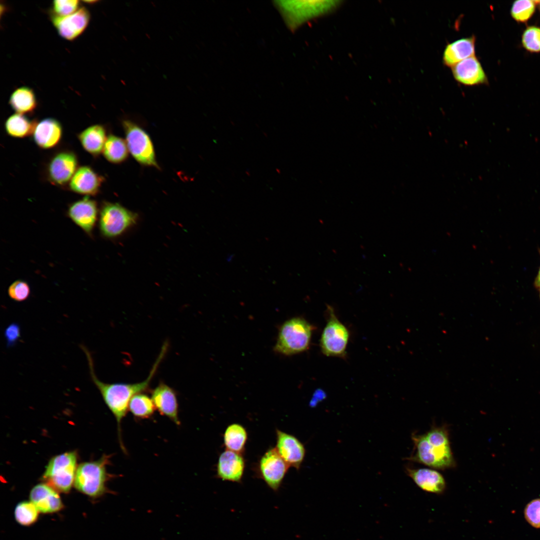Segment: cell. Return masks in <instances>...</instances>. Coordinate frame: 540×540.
<instances>
[{
	"instance_id": "6da1fadb",
	"label": "cell",
	"mask_w": 540,
	"mask_h": 540,
	"mask_svg": "<svg viewBox=\"0 0 540 540\" xmlns=\"http://www.w3.org/2000/svg\"><path fill=\"white\" fill-rule=\"evenodd\" d=\"M81 348L86 354L92 380L100 392L105 404L116 418L120 448L124 453L126 454V450L122 438V420L128 410V404L131 398L136 394L146 391L149 388L151 380L167 352L168 344L165 342L163 344L146 378L141 382L134 384H108L100 380L95 374L92 358L90 352L84 346H81Z\"/></svg>"
},
{
	"instance_id": "7a4b0ae2",
	"label": "cell",
	"mask_w": 540,
	"mask_h": 540,
	"mask_svg": "<svg viewBox=\"0 0 540 540\" xmlns=\"http://www.w3.org/2000/svg\"><path fill=\"white\" fill-rule=\"evenodd\" d=\"M312 330V326L302 318L294 317L285 321L279 328L274 351L289 356L306 350Z\"/></svg>"
},
{
	"instance_id": "3957f363",
	"label": "cell",
	"mask_w": 540,
	"mask_h": 540,
	"mask_svg": "<svg viewBox=\"0 0 540 540\" xmlns=\"http://www.w3.org/2000/svg\"><path fill=\"white\" fill-rule=\"evenodd\" d=\"M110 456L104 455L96 461L84 462L78 466L74 486L80 492L91 497H98L106 490V482L111 476L106 466Z\"/></svg>"
},
{
	"instance_id": "277c9868",
	"label": "cell",
	"mask_w": 540,
	"mask_h": 540,
	"mask_svg": "<svg viewBox=\"0 0 540 540\" xmlns=\"http://www.w3.org/2000/svg\"><path fill=\"white\" fill-rule=\"evenodd\" d=\"M77 468L76 452L62 453L50 458L42 478L56 490L66 493L74 484Z\"/></svg>"
},
{
	"instance_id": "5b68a950",
	"label": "cell",
	"mask_w": 540,
	"mask_h": 540,
	"mask_svg": "<svg viewBox=\"0 0 540 540\" xmlns=\"http://www.w3.org/2000/svg\"><path fill=\"white\" fill-rule=\"evenodd\" d=\"M412 440L415 452L409 460L438 470L455 466L456 462L450 445L436 446L432 444L428 441L424 434H414Z\"/></svg>"
},
{
	"instance_id": "8992f818",
	"label": "cell",
	"mask_w": 540,
	"mask_h": 540,
	"mask_svg": "<svg viewBox=\"0 0 540 540\" xmlns=\"http://www.w3.org/2000/svg\"><path fill=\"white\" fill-rule=\"evenodd\" d=\"M136 214L116 203L104 204L100 210L99 226L101 233L113 238L123 234L136 224Z\"/></svg>"
},
{
	"instance_id": "52a82bcc",
	"label": "cell",
	"mask_w": 540,
	"mask_h": 540,
	"mask_svg": "<svg viewBox=\"0 0 540 540\" xmlns=\"http://www.w3.org/2000/svg\"><path fill=\"white\" fill-rule=\"evenodd\" d=\"M327 313V323L320 340L322 352L328 356H344L349 338L348 331L330 306H328Z\"/></svg>"
},
{
	"instance_id": "ba28073f",
	"label": "cell",
	"mask_w": 540,
	"mask_h": 540,
	"mask_svg": "<svg viewBox=\"0 0 540 540\" xmlns=\"http://www.w3.org/2000/svg\"><path fill=\"white\" fill-rule=\"evenodd\" d=\"M122 124L128 150L133 157L141 164L157 166L153 144L148 134L130 120H124Z\"/></svg>"
},
{
	"instance_id": "9c48e42d",
	"label": "cell",
	"mask_w": 540,
	"mask_h": 540,
	"mask_svg": "<svg viewBox=\"0 0 540 540\" xmlns=\"http://www.w3.org/2000/svg\"><path fill=\"white\" fill-rule=\"evenodd\" d=\"M289 466L275 448L268 449L260 458L257 466L260 477L274 492H278L288 470Z\"/></svg>"
},
{
	"instance_id": "30bf717a",
	"label": "cell",
	"mask_w": 540,
	"mask_h": 540,
	"mask_svg": "<svg viewBox=\"0 0 540 540\" xmlns=\"http://www.w3.org/2000/svg\"><path fill=\"white\" fill-rule=\"evenodd\" d=\"M78 160L72 152L64 151L54 156L50 160L48 174L54 184L63 186L70 182L77 170Z\"/></svg>"
},
{
	"instance_id": "8fae6325",
	"label": "cell",
	"mask_w": 540,
	"mask_h": 540,
	"mask_svg": "<svg viewBox=\"0 0 540 540\" xmlns=\"http://www.w3.org/2000/svg\"><path fill=\"white\" fill-rule=\"evenodd\" d=\"M276 448L278 452L289 466L298 470L304 458V444L294 436L276 430Z\"/></svg>"
},
{
	"instance_id": "7c38bea8",
	"label": "cell",
	"mask_w": 540,
	"mask_h": 540,
	"mask_svg": "<svg viewBox=\"0 0 540 540\" xmlns=\"http://www.w3.org/2000/svg\"><path fill=\"white\" fill-rule=\"evenodd\" d=\"M90 18L88 10L82 7L66 16H52V20L59 34L66 40H72L82 33Z\"/></svg>"
},
{
	"instance_id": "4fadbf2b",
	"label": "cell",
	"mask_w": 540,
	"mask_h": 540,
	"mask_svg": "<svg viewBox=\"0 0 540 540\" xmlns=\"http://www.w3.org/2000/svg\"><path fill=\"white\" fill-rule=\"evenodd\" d=\"M152 400L160 414L180 426L178 404L175 390L164 382H160L152 392Z\"/></svg>"
},
{
	"instance_id": "5bb4252c",
	"label": "cell",
	"mask_w": 540,
	"mask_h": 540,
	"mask_svg": "<svg viewBox=\"0 0 540 540\" xmlns=\"http://www.w3.org/2000/svg\"><path fill=\"white\" fill-rule=\"evenodd\" d=\"M70 218L85 232L92 235L98 218L96 201L86 196L72 203L68 211Z\"/></svg>"
},
{
	"instance_id": "9a60e30c",
	"label": "cell",
	"mask_w": 540,
	"mask_h": 540,
	"mask_svg": "<svg viewBox=\"0 0 540 540\" xmlns=\"http://www.w3.org/2000/svg\"><path fill=\"white\" fill-rule=\"evenodd\" d=\"M452 75L458 82L466 86L487 84L488 78L478 58L472 56L452 67Z\"/></svg>"
},
{
	"instance_id": "2e32d148",
	"label": "cell",
	"mask_w": 540,
	"mask_h": 540,
	"mask_svg": "<svg viewBox=\"0 0 540 540\" xmlns=\"http://www.w3.org/2000/svg\"><path fill=\"white\" fill-rule=\"evenodd\" d=\"M245 468L242 454L226 450L220 455L216 464V476L224 481L240 482Z\"/></svg>"
},
{
	"instance_id": "e0dca14e",
	"label": "cell",
	"mask_w": 540,
	"mask_h": 540,
	"mask_svg": "<svg viewBox=\"0 0 540 540\" xmlns=\"http://www.w3.org/2000/svg\"><path fill=\"white\" fill-rule=\"evenodd\" d=\"M30 499L39 512L42 513L57 512L63 506L56 490L46 484L36 485L30 492Z\"/></svg>"
},
{
	"instance_id": "ac0fdd59",
	"label": "cell",
	"mask_w": 540,
	"mask_h": 540,
	"mask_svg": "<svg viewBox=\"0 0 540 540\" xmlns=\"http://www.w3.org/2000/svg\"><path fill=\"white\" fill-rule=\"evenodd\" d=\"M36 144L40 148L48 149L56 146L62 135L60 123L52 118H47L36 123L32 132Z\"/></svg>"
},
{
	"instance_id": "d6986e66",
	"label": "cell",
	"mask_w": 540,
	"mask_h": 540,
	"mask_svg": "<svg viewBox=\"0 0 540 540\" xmlns=\"http://www.w3.org/2000/svg\"><path fill=\"white\" fill-rule=\"evenodd\" d=\"M102 181L91 168L82 166L77 169L70 182V189L76 193L86 196L96 194Z\"/></svg>"
},
{
	"instance_id": "ffe728a7",
	"label": "cell",
	"mask_w": 540,
	"mask_h": 540,
	"mask_svg": "<svg viewBox=\"0 0 540 540\" xmlns=\"http://www.w3.org/2000/svg\"><path fill=\"white\" fill-rule=\"evenodd\" d=\"M406 472L415 484L426 492L440 494L446 489L444 478L441 474L434 470L407 468Z\"/></svg>"
},
{
	"instance_id": "44dd1931",
	"label": "cell",
	"mask_w": 540,
	"mask_h": 540,
	"mask_svg": "<svg viewBox=\"0 0 540 540\" xmlns=\"http://www.w3.org/2000/svg\"><path fill=\"white\" fill-rule=\"evenodd\" d=\"M476 37L474 36L456 40L446 45L442 56L444 64L454 66L475 54Z\"/></svg>"
},
{
	"instance_id": "7402d4cb",
	"label": "cell",
	"mask_w": 540,
	"mask_h": 540,
	"mask_svg": "<svg viewBox=\"0 0 540 540\" xmlns=\"http://www.w3.org/2000/svg\"><path fill=\"white\" fill-rule=\"evenodd\" d=\"M284 2V4H280L282 11L284 12L288 20L296 24L316 15V14L323 12L324 10L325 11V10L328 8L329 6H332L328 4V2L324 4V2L322 4H320V2L318 4H312H312H309L308 2H308L307 3H304V2H288V4Z\"/></svg>"
},
{
	"instance_id": "603a6c76",
	"label": "cell",
	"mask_w": 540,
	"mask_h": 540,
	"mask_svg": "<svg viewBox=\"0 0 540 540\" xmlns=\"http://www.w3.org/2000/svg\"><path fill=\"white\" fill-rule=\"evenodd\" d=\"M106 138L105 129L100 124L91 126L78 135V139L84 148L94 156L102 152Z\"/></svg>"
},
{
	"instance_id": "cb8c5ba5",
	"label": "cell",
	"mask_w": 540,
	"mask_h": 540,
	"mask_svg": "<svg viewBox=\"0 0 540 540\" xmlns=\"http://www.w3.org/2000/svg\"><path fill=\"white\" fill-rule=\"evenodd\" d=\"M9 104L16 112L23 114L30 112L36 108V100L32 89L28 87L22 86L12 93Z\"/></svg>"
},
{
	"instance_id": "d4e9b609",
	"label": "cell",
	"mask_w": 540,
	"mask_h": 540,
	"mask_svg": "<svg viewBox=\"0 0 540 540\" xmlns=\"http://www.w3.org/2000/svg\"><path fill=\"white\" fill-rule=\"evenodd\" d=\"M247 440V431L239 424H232L224 430V442L226 450L242 454Z\"/></svg>"
},
{
	"instance_id": "484cf974",
	"label": "cell",
	"mask_w": 540,
	"mask_h": 540,
	"mask_svg": "<svg viewBox=\"0 0 540 540\" xmlns=\"http://www.w3.org/2000/svg\"><path fill=\"white\" fill-rule=\"evenodd\" d=\"M36 124L23 114L17 113L6 120L4 126L9 136L21 138L32 134Z\"/></svg>"
},
{
	"instance_id": "4316f807",
	"label": "cell",
	"mask_w": 540,
	"mask_h": 540,
	"mask_svg": "<svg viewBox=\"0 0 540 540\" xmlns=\"http://www.w3.org/2000/svg\"><path fill=\"white\" fill-rule=\"evenodd\" d=\"M126 142L117 136L110 134L107 138L102 152L105 158L112 163H120L128 156Z\"/></svg>"
},
{
	"instance_id": "83f0119b",
	"label": "cell",
	"mask_w": 540,
	"mask_h": 540,
	"mask_svg": "<svg viewBox=\"0 0 540 540\" xmlns=\"http://www.w3.org/2000/svg\"><path fill=\"white\" fill-rule=\"evenodd\" d=\"M155 408L152 398L142 392L134 395L128 404V411L134 416L139 419L152 417Z\"/></svg>"
},
{
	"instance_id": "f1b7e54d",
	"label": "cell",
	"mask_w": 540,
	"mask_h": 540,
	"mask_svg": "<svg viewBox=\"0 0 540 540\" xmlns=\"http://www.w3.org/2000/svg\"><path fill=\"white\" fill-rule=\"evenodd\" d=\"M538 0H518L512 4L510 14L512 18L518 22L526 23L534 14Z\"/></svg>"
},
{
	"instance_id": "f546056e",
	"label": "cell",
	"mask_w": 540,
	"mask_h": 540,
	"mask_svg": "<svg viewBox=\"0 0 540 540\" xmlns=\"http://www.w3.org/2000/svg\"><path fill=\"white\" fill-rule=\"evenodd\" d=\"M39 510L30 501H24L18 504L14 510L16 522L23 526H29L37 520Z\"/></svg>"
},
{
	"instance_id": "4dcf8cb0",
	"label": "cell",
	"mask_w": 540,
	"mask_h": 540,
	"mask_svg": "<svg viewBox=\"0 0 540 540\" xmlns=\"http://www.w3.org/2000/svg\"><path fill=\"white\" fill-rule=\"evenodd\" d=\"M521 42L528 52H540V27L534 25L527 26L522 34Z\"/></svg>"
},
{
	"instance_id": "1f68e13d",
	"label": "cell",
	"mask_w": 540,
	"mask_h": 540,
	"mask_svg": "<svg viewBox=\"0 0 540 540\" xmlns=\"http://www.w3.org/2000/svg\"><path fill=\"white\" fill-rule=\"evenodd\" d=\"M428 441L436 446H449L448 431L444 426L432 427L424 434Z\"/></svg>"
},
{
	"instance_id": "d6a6232c",
	"label": "cell",
	"mask_w": 540,
	"mask_h": 540,
	"mask_svg": "<svg viewBox=\"0 0 540 540\" xmlns=\"http://www.w3.org/2000/svg\"><path fill=\"white\" fill-rule=\"evenodd\" d=\"M79 2L78 0H54L52 3L53 16L64 17L72 14L78 10Z\"/></svg>"
},
{
	"instance_id": "836d02e7",
	"label": "cell",
	"mask_w": 540,
	"mask_h": 540,
	"mask_svg": "<svg viewBox=\"0 0 540 540\" xmlns=\"http://www.w3.org/2000/svg\"><path fill=\"white\" fill-rule=\"evenodd\" d=\"M30 293L28 284L22 280L13 282L8 287V294L14 300L22 302L26 300Z\"/></svg>"
},
{
	"instance_id": "e575fe53",
	"label": "cell",
	"mask_w": 540,
	"mask_h": 540,
	"mask_svg": "<svg viewBox=\"0 0 540 540\" xmlns=\"http://www.w3.org/2000/svg\"><path fill=\"white\" fill-rule=\"evenodd\" d=\"M524 517L533 527L540 528V498L531 500L525 507Z\"/></svg>"
},
{
	"instance_id": "d590c367",
	"label": "cell",
	"mask_w": 540,
	"mask_h": 540,
	"mask_svg": "<svg viewBox=\"0 0 540 540\" xmlns=\"http://www.w3.org/2000/svg\"><path fill=\"white\" fill-rule=\"evenodd\" d=\"M4 336L8 348L14 346L20 337V325L16 322L10 324L4 330Z\"/></svg>"
},
{
	"instance_id": "8d00e7d4",
	"label": "cell",
	"mask_w": 540,
	"mask_h": 540,
	"mask_svg": "<svg viewBox=\"0 0 540 540\" xmlns=\"http://www.w3.org/2000/svg\"><path fill=\"white\" fill-rule=\"evenodd\" d=\"M324 396V393L323 391H322L321 390H317L314 395V397L310 402V404H312V405L316 403L317 398H318V400H320L322 399H323Z\"/></svg>"
},
{
	"instance_id": "74e56055",
	"label": "cell",
	"mask_w": 540,
	"mask_h": 540,
	"mask_svg": "<svg viewBox=\"0 0 540 540\" xmlns=\"http://www.w3.org/2000/svg\"><path fill=\"white\" fill-rule=\"evenodd\" d=\"M536 284L537 286L540 287V268L537 278H536Z\"/></svg>"
},
{
	"instance_id": "f35d334b",
	"label": "cell",
	"mask_w": 540,
	"mask_h": 540,
	"mask_svg": "<svg viewBox=\"0 0 540 540\" xmlns=\"http://www.w3.org/2000/svg\"><path fill=\"white\" fill-rule=\"evenodd\" d=\"M538 10H539V11H540V0H538Z\"/></svg>"
}]
</instances>
